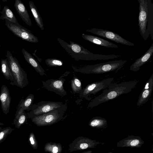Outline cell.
Listing matches in <instances>:
<instances>
[{"label":"cell","instance_id":"7402d4cb","mask_svg":"<svg viewBox=\"0 0 153 153\" xmlns=\"http://www.w3.org/2000/svg\"><path fill=\"white\" fill-rule=\"evenodd\" d=\"M1 13L0 19L7 20L13 23H19L14 14L8 6H4Z\"/></svg>","mask_w":153,"mask_h":153},{"label":"cell","instance_id":"d6986e66","mask_svg":"<svg viewBox=\"0 0 153 153\" xmlns=\"http://www.w3.org/2000/svg\"><path fill=\"white\" fill-rule=\"evenodd\" d=\"M22 52L26 62L30 64L40 75H44L45 74V70L34 57L24 48H22Z\"/></svg>","mask_w":153,"mask_h":153},{"label":"cell","instance_id":"cb8c5ba5","mask_svg":"<svg viewBox=\"0 0 153 153\" xmlns=\"http://www.w3.org/2000/svg\"><path fill=\"white\" fill-rule=\"evenodd\" d=\"M44 150L45 152L50 153H62V148L59 143L50 142L45 144Z\"/></svg>","mask_w":153,"mask_h":153},{"label":"cell","instance_id":"4dcf8cb0","mask_svg":"<svg viewBox=\"0 0 153 153\" xmlns=\"http://www.w3.org/2000/svg\"><path fill=\"white\" fill-rule=\"evenodd\" d=\"M36 50H35V52L34 53H32V54L33 55L36 57L37 59L40 62H41L42 61V59L39 58L37 56L36 54Z\"/></svg>","mask_w":153,"mask_h":153},{"label":"cell","instance_id":"9c48e42d","mask_svg":"<svg viewBox=\"0 0 153 153\" xmlns=\"http://www.w3.org/2000/svg\"><path fill=\"white\" fill-rule=\"evenodd\" d=\"M114 79L113 77L109 78L88 84L80 93V96L90 100L89 97L91 94H95L100 91L106 89Z\"/></svg>","mask_w":153,"mask_h":153},{"label":"cell","instance_id":"ac0fdd59","mask_svg":"<svg viewBox=\"0 0 153 153\" xmlns=\"http://www.w3.org/2000/svg\"><path fill=\"white\" fill-rule=\"evenodd\" d=\"M14 7L23 21L28 26L31 27L32 24L29 14L26 7L22 1L20 0H15Z\"/></svg>","mask_w":153,"mask_h":153},{"label":"cell","instance_id":"d6a6232c","mask_svg":"<svg viewBox=\"0 0 153 153\" xmlns=\"http://www.w3.org/2000/svg\"><path fill=\"white\" fill-rule=\"evenodd\" d=\"M4 124L3 123L0 122V126H4Z\"/></svg>","mask_w":153,"mask_h":153},{"label":"cell","instance_id":"e0dca14e","mask_svg":"<svg viewBox=\"0 0 153 153\" xmlns=\"http://www.w3.org/2000/svg\"><path fill=\"white\" fill-rule=\"evenodd\" d=\"M82 37L91 43L107 48H117L118 46L112 42L98 37L90 35L82 34Z\"/></svg>","mask_w":153,"mask_h":153},{"label":"cell","instance_id":"8fae6325","mask_svg":"<svg viewBox=\"0 0 153 153\" xmlns=\"http://www.w3.org/2000/svg\"><path fill=\"white\" fill-rule=\"evenodd\" d=\"M102 143L99 141L90 138L79 136L69 145L68 150L70 152L81 151L89 148H94L98 144Z\"/></svg>","mask_w":153,"mask_h":153},{"label":"cell","instance_id":"44dd1931","mask_svg":"<svg viewBox=\"0 0 153 153\" xmlns=\"http://www.w3.org/2000/svg\"><path fill=\"white\" fill-rule=\"evenodd\" d=\"M30 8L37 26L42 30H44V25L42 19L33 2L30 1L29 2Z\"/></svg>","mask_w":153,"mask_h":153},{"label":"cell","instance_id":"5bb4252c","mask_svg":"<svg viewBox=\"0 0 153 153\" xmlns=\"http://www.w3.org/2000/svg\"><path fill=\"white\" fill-rule=\"evenodd\" d=\"M144 143V141L140 136L131 135L118 142L117 147L139 148L141 147Z\"/></svg>","mask_w":153,"mask_h":153},{"label":"cell","instance_id":"4316f807","mask_svg":"<svg viewBox=\"0 0 153 153\" xmlns=\"http://www.w3.org/2000/svg\"><path fill=\"white\" fill-rule=\"evenodd\" d=\"M71 86L72 91L74 93H80L82 90L81 82L76 76L74 77L71 80Z\"/></svg>","mask_w":153,"mask_h":153},{"label":"cell","instance_id":"f546056e","mask_svg":"<svg viewBox=\"0 0 153 153\" xmlns=\"http://www.w3.org/2000/svg\"><path fill=\"white\" fill-rule=\"evenodd\" d=\"M28 141L31 147L34 149L38 148V144L35 136L33 132H31L28 137Z\"/></svg>","mask_w":153,"mask_h":153},{"label":"cell","instance_id":"30bf717a","mask_svg":"<svg viewBox=\"0 0 153 153\" xmlns=\"http://www.w3.org/2000/svg\"><path fill=\"white\" fill-rule=\"evenodd\" d=\"M85 31L107 39L117 43L128 46H134L133 43L126 39L118 34L108 30L93 28L86 30Z\"/></svg>","mask_w":153,"mask_h":153},{"label":"cell","instance_id":"484cf974","mask_svg":"<svg viewBox=\"0 0 153 153\" xmlns=\"http://www.w3.org/2000/svg\"><path fill=\"white\" fill-rule=\"evenodd\" d=\"M28 118L27 114L25 113V111L16 115L13 121V124L15 127L19 128L22 125L26 123Z\"/></svg>","mask_w":153,"mask_h":153},{"label":"cell","instance_id":"4fadbf2b","mask_svg":"<svg viewBox=\"0 0 153 153\" xmlns=\"http://www.w3.org/2000/svg\"><path fill=\"white\" fill-rule=\"evenodd\" d=\"M153 89V74L145 84L139 97L136 103L137 106H142L151 97Z\"/></svg>","mask_w":153,"mask_h":153},{"label":"cell","instance_id":"277c9868","mask_svg":"<svg viewBox=\"0 0 153 153\" xmlns=\"http://www.w3.org/2000/svg\"><path fill=\"white\" fill-rule=\"evenodd\" d=\"M127 62L125 60L110 61L80 67L72 66L74 71L85 74H100L118 70Z\"/></svg>","mask_w":153,"mask_h":153},{"label":"cell","instance_id":"ffe728a7","mask_svg":"<svg viewBox=\"0 0 153 153\" xmlns=\"http://www.w3.org/2000/svg\"><path fill=\"white\" fill-rule=\"evenodd\" d=\"M34 98V95L30 94L25 100H21L18 106L15 115L19 114L25 110L27 111L31 110L33 105Z\"/></svg>","mask_w":153,"mask_h":153},{"label":"cell","instance_id":"1f68e13d","mask_svg":"<svg viewBox=\"0 0 153 153\" xmlns=\"http://www.w3.org/2000/svg\"><path fill=\"white\" fill-rule=\"evenodd\" d=\"M92 153V151L91 150H89L88 151H85V152H82L81 153Z\"/></svg>","mask_w":153,"mask_h":153},{"label":"cell","instance_id":"ba28073f","mask_svg":"<svg viewBox=\"0 0 153 153\" xmlns=\"http://www.w3.org/2000/svg\"><path fill=\"white\" fill-rule=\"evenodd\" d=\"M61 102L42 101L33 105L31 111L27 113L28 118L31 119L54 110L62 106Z\"/></svg>","mask_w":153,"mask_h":153},{"label":"cell","instance_id":"603a6c76","mask_svg":"<svg viewBox=\"0 0 153 153\" xmlns=\"http://www.w3.org/2000/svg\"><path fill=\"white\" fill-rule=\"evenodd\" d=\"M89 126L93 128H105L107 125V120L103 118L97 116L92 118L88 123Z\"/></svg>","mask_w":153,"mask_h":153},{"label":"cell","instance_id":"d4e9b609","mask_svg":"<svg viewBox=\"0 0 153 153\" xmlns=\"http://www.w3.org/2000/svg\"><path fill=\"white\" fill-rule=\"evenodd\" d=\"M1 71L5 79L13 81L12 74L9 66L7 59H2L1 61Z\"/></svg>","mask_w":153,"mask_h":153},{"label":"cell","instance_id":"7a4b0ae2","mask_svg":"<svg viewBox=\"0 0 153 153\" xmlns=\"http://www.w3.org/2000/svg\"><path fill=\"white\" fill-rule=\"evenodd\" d=\"M137 80L122 82L119 83H111L102 92L92 100L88 107L93 108L104 102L114 99L123 94L130 92L138 82Z\"/></svg>","mask_w":153,"mask_h":153},{"label":"cell","instance_id":"d590c367","mask_svg":"<svg viewBox=\"0 0 153 153\" xmlns=\"http://www.w3.org/2000/svg\"><path fill=\"white\" fill-rule=\"evenodd\" d=\"M2 128L1 127H0V130Z\"/></svg>","mask_w":153,"mask_h":153},{"label":"cell","instance_id":"6da1fadb","mask_svg":"<svg viewBox=\"0 0 153 153\" xmlns=\"http://www.w3.org/2000/svg\"><path fill=\"white\" fill-rule=\"evenodd\" d=\"M56 40L69 56L76 60H106L121 57L119 55L94 54L77 43L70 41V43L68 44L61 38H57Z\"/></svg>","mask_w":153,"mask_h":153},{"label":"cell","instance_id":"836d02e7","mask_svg":"<svg viewBox=\"0 0 153 153\" xmlns=\"http://www.w3.org/2000/svg\"><path fill=\"white\" fill-rule=\"evenodd\" d=\"M108 153H113L111 152H108Z\"/></svg>","mask_w":153,"mask_h":153},{"label":"cell","instance_id":"7c38bea8","mask_svg":"<svg viewBox=\"0 0 153 153\" xmlns=\"http://www.w3.org/2000/svg\"><path fill=\"white\" fill-rule=\"evenodd\" d=\"M65 74L57 79H51L46 81H42L43 87L47 90L55 92L60 96H64L66 95L67 92L65 90L63 84L66 80L62 78L65 76Z\"/></svg>","mask_w":153,"mask_h":153},{"label":"cell","instance_id":"f1b7e54d","mask_svg":"<svg viewBox=\"0 0 153 153\" xmlns=\"http://www.w3.org/2000/svg\"><path fill=\"white\" fill-rule=\"evenodd\" d=\"M45 62L50 67L60 66L63 65V62L62 60L55 58L47 59L45 60Z\"/></svg>","mask_w":153,"mask_h":153},{"label":"cell","instance_id":"83f0119b","mask_svg":"<svg viewBox=\"0 0 153 153\" xmlns=\"http://www.w3.org/2000/svg\"><path fill=\"white\" fill-rule=\"evenodd\" d=\"M14 130V128L10 126L7 127L0 130V143L4 141Z\"/></svg>","mask_w":153,"mask_h":153},{"label":"cell","instance_id":"52a82bcc","mask_svg":"<svg viewBox=\"0 0 153 153\" xmlns=\"http://www.w3.org/2000/svg\"><path fill=\"white\" fill-rule=\"evenodd\" d=\"M5 25L14 34L23 40L31 43H37L39 40L37 37L30 31L19 23L5 20Z\"/></svg>","mask_w":153,"mask_h":153},{"label":"cell","instance_id":"e575fe53","mask_svg":"<svg viewBox=\"0 0 153 153\" xmlns=\"http://www.w3.org/2000/svg\"><path fill=\"white\" fill-rule=\"evenodd\" d=\"M1 6L0 4V10H1Z\"/></svg>","mask_w":153,"mask_h":153},{"label":"cell","instance_id":"5b68a950","mask_svg":"<svg viewBox=\"0 0 153 153\" xmlns=\"http://www.w3.org/2000/svg\"><path fill=\"white\" fill-rule=\"evenodd\" d=\"M6 56L13 77L12 85L23 88L29 84L27 73L21 67L19 62L9 51H6Z\"/></svg>","mask_w":153,"mask_h":153},{"label":"cell","instance_id":"8992f818","mask_svg":"<svg viewBox=\"0 0 153 153\" xmlns=\"http://www.w3.org/2000/svg\"><path fill=\"white\" fill-rule=\"evenodd\" d=\"M67 108L66 104L54 110L31 118L32 122L38 126H50L61 120Z\"/></svg>","mask_w":153,"mask_h":153},{"label":"cell","instance_id":"9a60e30c","mask_svg":"<svg viewBox=\"0 0 153 153\" xmlns=\"http://www.w3.org/2000/svg\"><path fill=\"white\" fill-rule=\"evenodd\" d=\"M153 53V43L147 51L141 57L136 59L131 65V71L137 72L140 69V67L148 62L150 59Z\"/></svg>","mask_w":153,"mask_h":153},{"label":"cell","instance_id":"2e32d148","mask_svg":"<svg viewBox=\"0 0 153 153\" xmlns=\"http://www.w3.org/2000/svg\"><path fill=\"white\" fill-rule=\"evenodd\" d=\"M11 98L7 87L2 85L0 94V100L2 111L7 115L9 112Z\"/></svg>","mask_w":153,"mask_h":153},{"label":"cell","instance_id":"3957f363","mask_svg":"<svg viewBox=\"0 0 153 153\" xmlns=\"http://www.w3.org/2000/svg\"><path fill=\"white\" fill-rule=\"evenodd\" d=\"M139 3L138 26L144 41L151 36L153 39V3L151 0H137Z\"/></svg>","mask_w":153,"mask_h":153}]
</instances>
